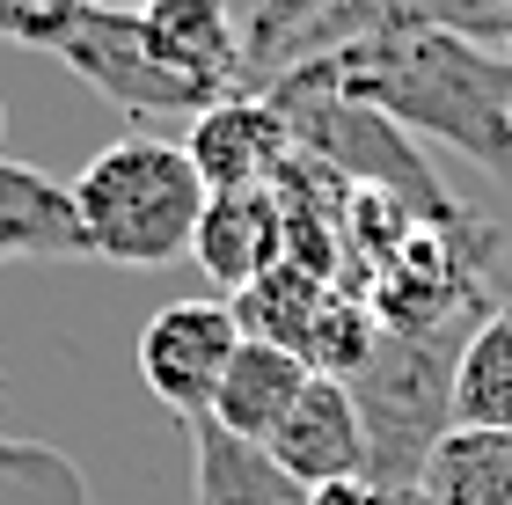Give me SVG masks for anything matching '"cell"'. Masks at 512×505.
Returning a JSON list of instances; mask_svg holds the SVG:
<instances>
[{"label":"cell","instance_id":"6da1fadb","mask_svg":"<svg viewBox=\"0 0 512 505\" xmlns=\"http://www.w3.org/2000/svg\"><path fill=\"white\" fill-rule=\"evenodd\" d=\"M308 59L403 132H425L512 183V52L454 30H359Z\"/></svg>","mask_w":512,"mask_h":505},{"label":"cell","instance_id":"7a4b0ae2","mask_svg":"<svg viewBox=\"0 0 512 505\" xmlns=\"http://www.w3.org/2000/svg\"><path fill=\"white\" fill-rule=\"evenodd\" d=\"M66 191H74L88 257L132 264V271L191 257V235L205 220V198H213L191 154H183L176 140H147V132L110 140Z\"/></svg>","mask_w":512,"mask_h":505},{"label":"cell","instance_id":"3957f363","mask_svg":"<svg viewBox=\"0 0 512 505\" xmlns=\"http://www.w3.org/2000/svg\"><path fill=\"white\" fill-rule=\"evenodd\" d=\"M264 96L278 103V118H286L293 147L315 154V162H330L344 183L403 198L417 220H461V205L447 198V183L425 169V154L410 147V132L395 125V118H381L374 103L344 96V88L322 74L315 59L271 66V74H264Z\"/></svg>","mask_w":512,"mask_h":505},{"label":"cell","instance_id":"277c9868","mask_svg":"<svg viewBox=\"0 0 512 505\" xmlns=\"http://www.w3.org/2000/svg\"><path fill=\"white\" fill-rule=\"evenodd\" d=\"M469 323L432 330V337H395L381 330L359 374H344L366 425V484L381 491H417L432 447L454 432V352Z\"/></svg>","mask_w":512,"mask_h":505},{"label":"cell","instance_id":"5b68a950","mask_svg":"<svg viewBox=\"0 0 512 505\" xmlns=\"http://www.w3.org/2000/svg\"><path fill=\"white\" fill-rule=\"evenodd\" d=\"M52 59L66 66V74H81L96 96H110L125 118H198V110H213L205 88H191L183 74H169V66L147 52L132 8H103L96 0Z\"/></svg>","mask_w":512,"mask_h":505},{"label":"cell","instance_id":"8992f818","mask_svg":"<svg viewBox=\"0 0 512 505\" xmlns=\"http://www.w3.org/2000/svg\"><path fill=\"white\" fill-rule=\"evenodd\" d=\"M235 352H242L235 301H169L139 330V381L154 388L161 410H176V425H191L213 410Z\"/></svg>","mask_w":512,"mask_h":505},{"label":"cell","instance_id":"52a82bcc","mask_svg":"<svg viewBox=\"0 0 512 505\" xmlns=\"http://www.w3.org/2000/svg\"><path fill=\"white\" fill-rule=\"evenodd\" d=\"M183 154L198 162L205 191H264L293 162V132H286V118H278V103L264 88H235V96H220L213 110L191 118Z\"/></svg>","mask_w":512,"mask_h":505},{"label":"cell","instance_id":"ba28073f","mask_svg":"<svg viewBox=\"0 0 512 505\" xmlns=\"http://www.w3.org/2000/svg\"><path fill=\"white\" fill-rule=\"evenodd\" d=\"M139 37H147V52L169 74L205 88L213 103L249 88V37L227 0H147L139 8Z\"/></svg>","mask_w":512,"mask_h":505},{"label":"cell","instance_id":"9c48e42d","mask_svg":"<svg viewBox=\"0 0 512 505\" xmlns=\"http://www.w3.org/2000/svg\"><path fill=\"white\" fill-rule=\"evenodd\" d=\"M264 454L278 469H293L308 491L322 484H344V476H366V425H359V403L337 374H308V388L293 396V410L271 425Z\"/></svg>","mask_w":512,"mask_h":505},{"label":"cell","instance_id":"30bf717a","mask_svg":"<svg viewBox=\"0 0 512 505\" xmlns=\"http://www.w3.org/2000/svg\"><path fill=\"white\" fill-rule=\"evenodd\" d=\"M359 30H454V37H476V44H498V52H505L512 0H337L330 15H315L308 30L286 44V59L330 52V44L359 37ZM286 59H278V66H286Z\"/></svg>","mask_w":512,"mask_h":505},{"label":"cell","instance_id":"8fae6325","mask_svg":"<svg viewBox=\"0 0 512 505\" xmlns=\"http://www.w3.org/2000/svg\"><path fill=\"white\" fill-rule=\"evenodd\" d=\"M191 257L205 264V279L242 293L249 279H264V271L286 257V205L278 191H213L205 198V220L191 235Z\"/></svg>","mask_w":512,"mask_h":505},{"label":"cell","instance_id":"7c38bea8","mask_svg":"<svg viewBox=\"0 0 512 505\" xmlns=\"http://www.w3.org/2000/svg\"><path fill=\"white\" fill-rule=\"evenodd\" d=\"M191 440V476H198V505H315V491L293 469H278L256 440H235L213 418L183 425Z\"/></svg>","mask_w":512,"mask_h":505},{"label":"cell","instance_id":"4fadbf2b","mask_svg":"<svg viewBox=\"0 0 512 505\" xmlns=\"http://www.w3.org/2000/svg\"><path fill=\"white\" fill-rule=\"evenodd\" d=\"M330 308H337V279H322V271L293 264V257H278L264 279H249L235 293L242 337H264V344H278V352H293L300 366H308V344H315V330H322Z\"/></svg>","mask_w":512,"mask_h":505},{"label":"cell","instance_id":"5bb4252c","mask_svg":"<svg viewBox=\"0 0 512 505\" xmlns=\"http://www.w3.org/2000/svg\"><path fill=\"white\" fill-rule=\"evenodd\" d=\"M300 388H308V366H300L293 352H278V344H264V337H242V352L227 359V381H220V396H213L205 418H213L220 432H235V440L264 447L271 425L293 410Z\"/></svg>","mask_w":512,"mask_h":505},{"label":"cell","instance_id":"9a60e30c","mask_svg":"<svg viewBox=\"0 0 512 505\" xmlns=\"http://www.w3.org/2000/svg\"><path fill=\"white\" fill-rule=\"evenodd\" d=\"M0 242H8L15 257H88L74 191H66L59 176L0 154Z\"/></svg>","mask_w":512,"mask_h":505},{"label":"cell","instance_id":"2e32d148","mask_svg":"<svg viewBox=\"0 0 512 505\" xmlns=\"http://www.w3.org/2000/svg\"><path fill=\"white\" fill-rule=\"evenodd\" d=\"M425 505H512V432L454 425L417 476Z\"/></svg>","mask_w":512,"mask_h":505},{"label":"cell","instance_id":"e0dca14e","mask_svg":"<svg viewBox=\"0 0 512 505\" xmlns=\"http://www.w3.org/2000/svg\"><path fill=\"white\" fill-rule=\"evenodd\" d=\"M454 425L512 432V301H498L454 352Z\"/></svg>","mask_w":512,"mask_h":505},{"label":"cell","instance_id":"ac0fdd59","mask_svg":"<svg viewBox=\"0 0 512 505\" xmlns=\"http://www.w3.org/2000/svg\"><path fill=\"white\" fill-rule=\"evenodd\" d=\"M337 0H249L242 15V37H249V81H264L278 59H286V44L308 30L315 15H330Z\"/></svg>","mask_w":512,"mask_h":505},{"label":"cell","instance_id":"d6986e66","mask_svg":"<svg viewBox=\"0 0 512 505\" xmlns=\"http://www.w3.org/2000/svg\"><path fill=\"white\" fill-rule=\"evenodd\" d=\"M88 8H96V0H0V44H22V52H59Z\"/></svg>","mask_w":512,"mask_h":505},{"label":"cell","instance_id":"ffe728a7","mask_svg":"<svg viewBox=\"0 0 512 505\" xmlns=\"http://www.w3.org/2000/svg\"><path fill=\"white\" fill-rule=\"evenodd\" d=\"M103 8H132V15H139V8H147V0H103Z\"/></svg>","mask_w":512,"mask_h":505},{"label":"cell","instance_id":"44dd1931","mask_svg":"<svg viewBox=\"0 0 512 505\" xmlns=\"http://www.w3.org/2000/svg\"><path fill=\"white\" fill-rule=\"evenodd\" d=\"M0 132H8V103H0Z\"/></svg>","mask_w":512,"mask_h":505},{"label":"cell","instance_id":"7402d4cb","mask_svg":"<svg viewBox=\"0 0 512 505\" xmlns=\"http://www.w3.org/2000/svg\"><path fill=\"white\" fill-rule=\"evenodd\" d=\"M8 257H15V249H8V242H0V264H8Z\"/></svg>","mask_w":512,"mask_h":505},{"label":"cell","instance_id":"603a6c76","mask_svg":"<svg viewBox=\"0 0 512 505\" xmlns=\"http://www.w3.org/2000/svg\"><path fill=\"white\" fill-rule=\"evenodd\" d=\"M505 52H512V30H505Z\"/></svg>","mask_w":512,"mask_h":505}]
</instances>
